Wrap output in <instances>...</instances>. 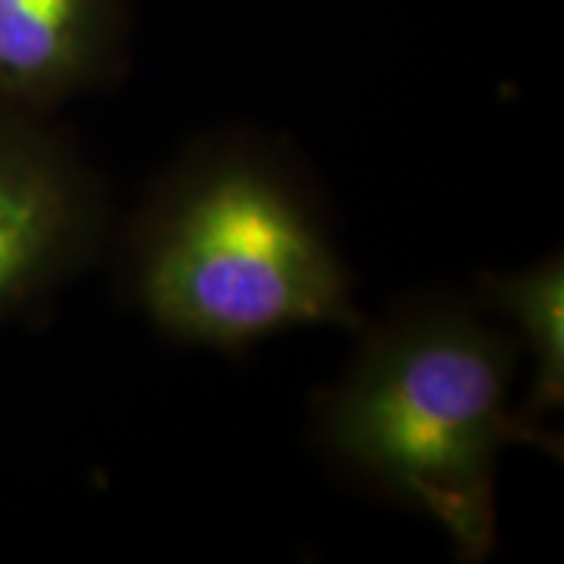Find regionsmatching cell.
Masks as SVG:
<instances>
[{"instance_id":"cell-1","label":"cell","mask_w":564,"mask_h":564,"mask_svg":"<svg viewBox=\"0 0 564 564\" xmlns=\"http://www.w3.org/2000/svg\"><path fill=\"white\" fill-rule=\"evenodd\" d=\"M121 282L160 333L202 348L366 327L319 202L249 137L202 141L162 173L121 236Z\"/></svg>"},{"instance_id":"cell-2","label":"cell","mask_w":564,"mask_h":564,"mask_svg":"<svg viewBox=\"0 0 564 564\" xmlns=\"http://www.w3.org/2000/svg\"><path fill=\"white\" fill-rule=\"evenodd\" d=\"M361 335L322 398L324 453L350 478L434 520L463 560H484L497 541L505 449L531 444L562 455L510 403L523 352L455 299L403 303Z\"/></svg>"},{"instance_id":"cell-3","label":"cell","mask_w":564,"mask_h":564,"mask_svg":"<svg viewBox=\"0 0 564 564\" xmlns=\"http://www.w3.org/2000/svg\"><path fill=\"white\" fill-rule=\"evenodd\" d=\"M110 241L89 162L45 118L0 112V319L45 301Z\"/></svg>"},{"instance_id":"cell-4","label":"cell","mask_w":564,"mask_h":564,"mask_svg":"<svg viewBox=\"0 0 564 564\" xmlns=\"http://www.w3.org/2000/svg\"><path fill=\"white\" fill-rule=\"evenodd\" d=\"M110 51V0H0V112L45 118Z\"/></svg>"},{"instance_id":"cell-5","label":"cell","mask_w":564,"mask_h":564,"mask_svg":"<svg viewBox=\"0 0 564 564\" xmlns=\"http://www.w3.org/2000/svg\"><path fill=\"white\" fill-rule=\"evenodd\" d=\"M478 301L505 316L528 350L533 377L528 398L518 405L525 426L546 432L544 421L564 405V262L556 251L518 272H486L478 280Z\"/></svg>"}]
</instances>
